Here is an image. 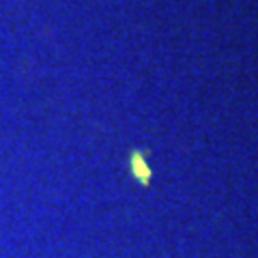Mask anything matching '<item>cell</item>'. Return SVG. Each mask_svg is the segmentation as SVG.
<instances>
[{"mask_svg": "<svg viewBox=\"0 0 258 258\" xmlns=\"http://www.w3.org/2000/svg\"><path fill=\"white\" fill-rule=\"evenodd\" d=\"M132 172L134 176L140 181V185H151V179H153V174H151V168L147 164V157L142 155L140 151H134V155H132Z\"/></svg>", "mask_w": 258, "mask_h": 258, "instance_id": "cell-1", "label": "cell"}]
</instances>
